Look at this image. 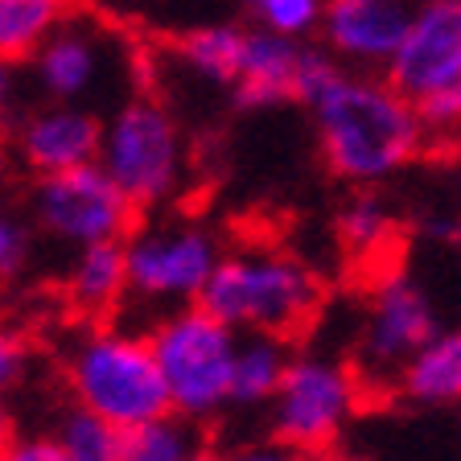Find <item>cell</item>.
I'll return each mask as SVG.
<instances>
[{
  "label": "cell",
  "instance_id": "obj_1",
  "mask_svg": "<svg viewBox=\"0 0 461 461\" xmlns=\"http://www.w3.org/2000/svg\"><path fill=\"white\" fill-rule=\"evenodd\" d=\"M305 107L313 115L321 157L342 182H384L416 161L429 144L420 107L387 75L375 78L355 67H334Z\"/></svg>",
  "mask_w": 461,
  "mask_h": 461
},
{
  "label": "cell",
  "instance_id": "obj_2",
  "mask_svg": "<svg viewBox=\"0 0 461 461\" xmlns=\"http://www.w3.org/2000/svg\"><path fill=\"white\" fill-rule=\"evenodd\" d=\"M198 305H206L240 334L259 330V334L293 338L321 309V280L297 256L251 243V248L222 251Z\"/></svg>",
  "mask_w": 461,
  "mask_h": 461
},
{
  "label": "cell",
  "instance_id": "obj_3",
  "mask_svg": "<svg viewBox=\"0 0 461 461\" xmlns=\"http://www.w3.org/2000/svg\"><path fill=\"white\" fill-rule=\"evenodd\" d=\"M67 384L75 403L115 420L120 429L173 408L149 330L95 326L83 334L67 355Z\"/></svg>",
  "mask_w": 461,
  "mask_h": 461
},
{
  "label": "cell",
  "instance_id": "obj_4",
  "mask_svg": "<svg viewBox=\"0 0 461 461\" xmlns=\"http://www.w3.org/2000/svg\"><path fill=\"white\" fill-rule=\"evenodd\" d=\"M149 338H153L157 363L177 412L206 424L222 408H230L240 330L214 317L206 305H182L157 317L149 326Z\"/></svg>",
  "mask_w": 461,
  "mask_h": 461
},
{
  "label": "cell",
  "instance_id": "obj_5",
  "mask_svg": "<svg viewBox=\"0 0 461 461\" xmlns=\"http://www.w3.org/2000/svg\"><path fill=\"white\" fill-rule=\"evenodd\" d=\"M99 165L140 211H153L161 202L177 198L190 177L182 128L169 107L153 95H128L104 115Z\"/></svg>",
  "mask_w": 461,
  "mask_h": 461
},
{
  "label": "cell",
  "instance_id": "obj_6",
  "mask_svg": "<svg viewBox=\"0 0 461 461\" xmlns=\"http://www.w3.org/2000/svg\"><path fill=\"white\" fill-rule=\"evenodd\" d=\"M420 107L429 140L461 132V0H424L412 9L395 58L384 70Z\"/></svg>",
  "mask_w": 461,
  "mask_h": 461
},
{
  "label": "cell",
  "instance_id": "obj_7",
  "mask_svg": "<svg viewBox=\"0 0 461 461\" xmlns=\"http://www.w3.org/2000/svg\"><path fill=\"white\" fill-rule=\"evenodd\" d=\"M29 70L41 99H58V104L115 107L132 95L128 41L86 13H67L62 25L29 58Z\"/></svg>",
  "mask_w": 461,
  "mask_h": 461
},
{
  "label": "cell",
  "instance_id": "obj_8",
  "mask_svg": "<svg viewBox=\"0 0 461 461\" xmlns=\"http://www.w3.org/2000/svg\"><path fill=\"white\" fill-rule=\"evenodd\" d=\"M29 214L62 248H95V243H124L136 230V206L120 182L99 161L62 173H41L29 194Z\"/></svg>",
  "mask_w": 461,
  "mask_h": 461
},
{
  "label": "cell",
  "instance_id": "obj_9",
  "mask_svg": "<svg viewBox=\"0 0 461 461\" xmlns=\"http://www.w3.org/2000/svg\"><path fill=\"white\" fill-rule=\"evenodd\" d=\"M363 403V379L355 366L326 355H293L285 384L268 403L272 437L305 449L309 457H326L342 429Z\"/></svg>",
  "mask_w": 461,
  "mask_h": 461
},
{
  "label": "cell",
  "instance_id": "obj_10",
  "mask_svg": "<svg viewBox=\"0 0 461 461\" xmlns=\"http://www.w3.org/2000/svg\"><path fill=\"white\" fill-rule=\"evenodd\" d=\"M128 251V297L144 305H161L165 313L198 305L206 280L214 276L222 248L214 230L194 219H165L153 227H136L124 240Z\"/></svg>",
  "mask_w": 461,
  "mask_h": 461
},
{
  "label": "cell",
  "instance_id": "obj_11",
  "mask_svg": "<svg viewBox=\"0 0 461 461\" xmlns=\"http://www.w3.org/2000/svg\"><path fill=\"white\" fill-rule=\"evenodd\" d=\"M432 334H437V317H432V305L420 288L395 272L379 276L355 355V371L363 387H379V392L400 387V371Z\"/></svg>",
  "mask_w": 461,
  "mask_h": 461
},
{
  "label": "cell",
  "instance_id": "obj_12",
  "mask_svg": "<svg viewBox=\"0 0 461 461\" xmlns=\"http://www.w3.org/2000/svg\"><path fill=\"white\" fill-rule=\"evenodd\" d=\"M99 144H104V115L95 107L58 104V99H41L29 115H21L13 132V153L33 177L99 161Z\"/></svg>",
  "mask_w": 461,
  "mask_h": 461
},
{
  "label": "cell",
  "instance_id": "obj_13",
  "mask_svg": "<svg viewBox=\"0 0 461 461\" xmlns=\"http://www.w3.org/2000/svg\"><path fill=\"white\" fill-rule=\"evenodd\" d=\"M412 9L403 0H330L317 38L342 67L355 70H387Z\"/></svg>",
  "mask_w": 461,
  "mask_h": 461
},
{
  "label": "cell",
  "instance_id": "obj_14",
  "mask_svg": "<svg viewBox=\"0 0 461 461\" xmlns=\"http://www.w3.org/2000/svg\"><path fill=\"white\" fill-rule=\"evenodd\" d=\"M305 38H285L272 29H248V46H243V67L235 78V99L240 107H280L301 104V78H305Z\"/></svg>",
  "mask_w": 461,
  "mask_h": 461
},
{
  "label": "cell",
  "instance_id": "obj_15",
  "mask_svg": "<svg viewBox=\"0 0 461 461\" xmlns=\"http://www.w3.org/2000/svg\"><path fill=\"white\" fill-rule=\"evenodd\" d=\"M128 297V251L124 243L78 248L67 268V301L83 317H107Z\"/></svg>",
  "mask_w": 461,
  "mask_h": 461
},
{
  "label": "cell",
  "instance_id": "obj_16",
  "mask_svg": "<svg viewBox=\"0 0 461 461\" xmlns=\"http://www.w3.org/2000/svg\"><path fill=\"white\" fill-rule=\"evenodd\" d=\"M288 363H293L288 338L259 334V330L240 334L235 375H230V408H264V412H268L272 395L285 384Z\"/></svg>",
  "mask_w": 461,
  "mask_h": 461
},
{
  "label": "cell",
  "instance_id": "obj_17",
  "mask_svg": "<svg viewBox=\"0 0 461 461\" xmlns=\"http://www.w3.org/2000/svg\"><path fill=\"white\" fill-rule=\"evenodd\" d=\"M400 395L445 408L461 403V330H437L400 371Z\"/></svg>",
  "mask_w": 461,
  "mask_h": 461
},
{
  "label": "cell",
  "instance_id": "obj_18",
  "mask_svg": "<svg viewBox=\"0 0 461 461\" xmlns=\"http://www.w3.org/2000/svg\"><path fill=\"white\" fill-rule=\"evenodd\" d=\"M243 46H248V29L219 21V25H202L177 41V58L194 78L214 86H235L243 67Z\"/></svg>",
  "mask_w": 461,
  "mask_h": 461
},
{
  "label": "cell",
  "instance_id": "obj_19",
  "mask_svg": "<svg viewBox=\"0 0 461 461\" xmlns=\"http://www.w3.org/2000/svg\"><path fill=\"white\" fill-rule=\"evenodd\" d=\"M202 449H206L202 420L182 416L177 408L124 429V461H194V453Z\"/></svg>",
  "mask_w": 461,
  "mask_h": 461
},
{
  "label": "cell",
  "instance_id": "obj_20",
  "mask_svg": "<svg viewBox=\"0 0 461 461\" xmlns=\"http://www.w3.org/2000/svg\"><path fill=\"white\" fill-rule=\"evenodd\" d=\"M338 235H342L346 256L355 259L358 268H371V264H384L392 256V248L400 240L395 230V214L387 211L375 194H358V198L346 202L342 219H338Z\"/></svg>",
  "mask_w": 461,
  "mask_h": 461
},
{
  "label": "cell",
  "instance_id": "obj_21",
  "mask_svg": "<svg viewBox=\"0 0 461 461\" xmlns=\"http://www.w3.org/2000/svg\"><path fill=\"white\" fill-rule=\"evenodd\" d=\"M67 13V0H0V58L29 62Z\"/></svg>",
  "mask_w": 461,
  "mask_h": 461
},
{
  "label": "cell",
  "instance_id": "obj_22",
  "mask_svg": "<svg viewBox=\"0 0 461 461\" xmlns=\"http://www.w3.org/2000/svg\"><path fill=\"white\" fill-rule=\"evenodd\" d=\"M54 441L62 445L67 461H124V429L83 403H70L58 416Z\"/></svg>",
  "mask_w": 461,
  "mask_h": 461
},
{
  "label": "cell",
  "instance_id": "obj_23",
  "mask_svg": "<svg viewBox=\"0 0 461 461\" xmlns=\"http://www.w3.org/2000/svg\"><path fill=\"white\" fill-rule=\"evenodd\" d=\"M330 0H243L251 25L285 33V38H309L321 29Z\"/></svg>",
  "mask_w": 461,
  "mask_h": 461
},
{
  "label": "cell",
  "instance_id": "obj_24",
  "mask_svg": "<svg viewBox=\"0 0 461 461\" xmlns=\"http://www.w3.org/2000/svg\"><path fill=\"white\" fill-rule=\"evenodd\" d=\"M29 264V227L17 211L0 206V293L17 285Z\"/></svg>",
  "mask_w": 461,
  "mask_h": 461
},
{
  "label": "cell",
  "instance_id": "obj_25",
  "mask_svg": "<svg viewBox=\"0 0 461 461\" xmlns=\"http://www.w3.org/2000/svg\"><path fill=\"white\" fill-rule=\"evenodd\" d=\"M0 461H67V453L54 437H13L0 449Z\"/></svg>",
  "mask_w": 461,
  "mask_h": 461
},
{
  "label": "cell",
  "instance_id": "obj_26",
  "mask_svg": "<svg viewBox=\"0 0 461 461\" xmlns=\"http://www.w3.org/2000/svg\"><path fill=\"white\" fill-rule=\"evenodd\" d=\"M21 371H25V342L9 326H0V395L21 384Z\"/></svg>",
  "mask_w": 461,
  "mask_h": 461
},
{
  "label": "cell",
  "instance_id": "obj_27",
  "mask_svg": "<svg viewBox=\"0 0 461 461\" xmlns=\"http://www.w3.org/2000/svg\"><path fill=\"white\" fill-rule=\"evenodd\" d=\"M227 461H313L305 449H297V445L280 441V437H272V441H256V445H243V449H235Z\"/></svg>",
  "mask_w": 461,
  "mask_h": 461
},
{
  "label": "cell",
  "instance_id": "obj_28",
  "mask_svg": "<svg viewBox=\"0 0 461 461\" xmlns=\"http://www.w3.org/2000/svg\"><path fill=\"white\" fill-rule=\"evenodd\" d=\"M13 91H17L13 62H5V58H0V128H5V120H9V112H13Z\"/></svg>",
  "mask_w": 461,
  "mask_h": 461
},
{
  "label": "cell",
  "instance_id": "obj_29",
  "mask_svg": "<svg viewBox=\"0 0 461 461\" xmlns=\"http://www.w3.org/2000/svg\"><path fill=\"white\" fill-rule=\"evenodd\" d=\"M17 432H13V416H9V403H5V395H0V449L13 441Z\"/></svg>",
  "mask_w": 461,
  "mask_h": 461
},
{
  "label": "cell",
  "instance_id": "obj_30",
  "mask_svg": "<svg viewBox=\"0 0 461 461\" xmlns=\"http://www.w3.org/2000/svg\"><path fill=\"white\" fill-rule=\"evenodd\" d=\"M13 157H17V153H13V140L0 132V182H5V173H9V161H13Z\"/></svg>",
  "mask_w": 461,
  "mask_h": 461
},
{
  "label": "cell",
  "instance_id": "obj_31",
  "mask_svg": "<svg viewBox=\"0 0 461 461\" xmlns=\"http://www.w3.org/2000/svg\"><path fill=\"white\" fill-rule=\"evenodd\" d=\"M194 461H227V457H222V453H214L211 445H206V449H202V453H194Z\"/></svg>",
  "mask_w": 461,
  "mask_h": 461
},
{
  "label": "cell",
  "instance_id": "obj_32",
  "mask_svg": "<svg viewBox=\"0 0 461 461\" xmlns=\"http://www.w3.org/2000/svg\"><path fill=\"white\" fill-rule=\"evenodd\" d=\"M313 461H334V457H330V453H326V457H313Z\"/></svg>",
  "mask_w": 461,
  "mask_h": 461
},
{
  "label": "cell",
  "instance_id": "obj_33",
  "mask_svg": "<svg viewBox=\"0 0 461 461\" xmlns=\"http://www.w3.org/2000/svg\"><path fill=\"white\" fill-rule=\"evenodd\" d=\"M457 153H461V132H457Z\"/></svg>",
  "mask_w": 461,
  "mask_h": 461
}]
</instances>
